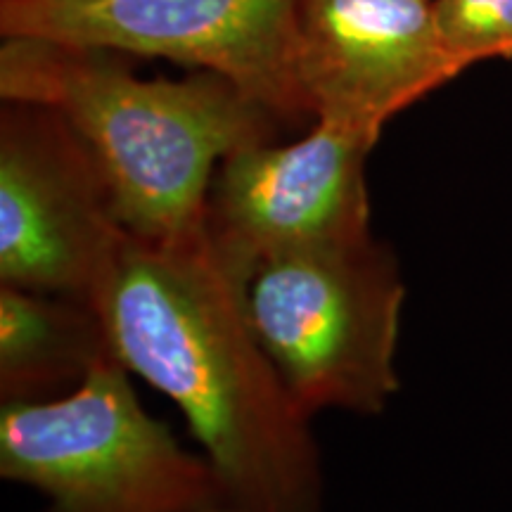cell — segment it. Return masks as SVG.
Listing matches in <instances>:
<instances>
[{
    "label": "cell",
    "instance_id": "cell-5",
    "mask_svg": "<svg viewBox=\"0 0 512 512\" xmlns=\"http://www.w3.org/2000/svg\"><path fill=\"white\" fill-rule=\"evenodd\" d=\"M302 0H0V36L162 57L219 74L283 121L311 117L297 76Z\"/></svg>",
    "mask_w": 512,
    "mask_h": 512
},
{
    "label": "cell",
    "instance_id": "cell-3",
    "mask_svg": "<svg viewBox=\"0 0 512 512\" xmlns=\"http://www.w3.org/2000/svg\"><path fill=\"white\" fill-rule=\"evenodd\" d=\"M406 297L394 254L373 235L259 261L242 304L261 349L306 415H375L399 389Z\"/></svg>",
    "mask_w": 512,
    "mask_h": 512
},
{
    "label": "cell",
    "instance_id": "cell-11",
    "mask_svg": "<svg viewBox=\"0 0 512 512\" xmlns=\"http://www.w3.org/2000/svg\"><path fill=\"white\" fill-rule=\"evenodd\" d=\"M204 512H245V510L233 508V505H214V508H209V510H204Z\"/></svg>",
    "mask_w": 512,
    "mask_h": 512
},
{
    "label": "cell",
    "instance_id": "cell-2",
    "mask_svg": "<svg viewBox=\"0 0 512 512\" xmlns=\"http://www.w3.org/2000/svg\"><path fill=\"white\" fill-rule=\"evenodd\" d=\"M114 55L3 38L0 95L53 110L72 126L128 233L155 242L195 238L221 159L268 143L283 119L219 74L145 81Z\"/></svg>",
    "mask_w": 512,
    "mask_h": 512
},
{
    "label": "cell",
    "instance_id": "cell-1",
    "mask_svg": "<svg viewBox=\"0 0 512 512\" xmlns=\"http://www.w3.org/2000/svg\"><path fill=\"white\" fill-rule=\"evenodd\" d=\"M95 311L114 358L183 413L223 505L323 512L311 415L261 349L242 285L204 230L174 242L128 235Z\"/></svg>",
    "mask_w": 512,
    "mask_h": 512
},
{
    "label": "cell",
    "instance_id": "cell-6",
    "mask_svg": "<svg viewBox=\"0 0 512 512\" xmlns=\"http://www.w3.org/2000/svg\"><path fill=\"white\" fill-rule=\"evenodd\" d=\"M98 162L60 114H0V283L95 309L128 238Z\"/></svg>",
    "mask_w": 512,
    "mask_h": 512
},
{
    "label": "cell",
    "instance_id": "cell-7",
    "mask_svg": "<svg viewBox=\"0 0 512 512\" xmlns=\"http://www.w3.org/2000/svg\"><path fill=\"white\" fill-rule=\"evenodd\" d=\"M380 133L320 117L290 145L254 143L221 159L204 233L242 285L268 256L368 238L366 162Z\"/></svg>",
    "mask_w": 512,
    "mask_h": 512
},
{
    "label": "cell",
    "instance_id": "cell-4",
    "mask_svg": "<svg viewBox=\"0 0 512 512\" xmlns=\"http://www.w3.org/2000/svg\"><path fill=\"white\" fill-rule=\"evenodd\" d=\"M0 475L34 486L46 512H204L223 505L204 456L140 406L107 354L79 387L0 408Z\"/></svg>",
    "mask_w": 512,
    "mask_h": 512
},
{
    "label": "cell",
    "instance_id": "cell-8",
    "mask_svg": "<svg viewBox=\"0 0 512 512\" xmlns=\"http://www.w3.org/2000/svg\"><path fill=\"white\" fill-rule=\"evenodd\" d=\"M463 69L432 0H302L297 76L311 117L382 133L394 114Z\"/></svg>",
    "mask_w": 512,
    "mask_h": 512
},
{
    "label": "cell",
    "instance_id": "cell-9",
    "mask_svg": "<svg viewBox=\"0 0 512 512\" xmlns=\"http://www.w3.org/2000/svg\"><path fill=\"white\" fill-rule=\"evenodd\" d=\"M112 354L100 313L57 294L0 283V399L72 392Z\"/></svg>",
    "mask_w": 512,
    "mask_h": 512
},
{
    "label": "cell",
    "instance_id": "cell-10",
    "mask_svg": "<svg viewBox=\"0 0 512 512\" xmlns=\"http://www.w3.org/2000/svg\"><path fill=\"white\" fill-rule=\"evenodd\" d=\"M441 41L460 69L512 55V0H432Z\"/></svg>",
    "mask_w": 512,
    "mask_h": 512
}]
</instances>
